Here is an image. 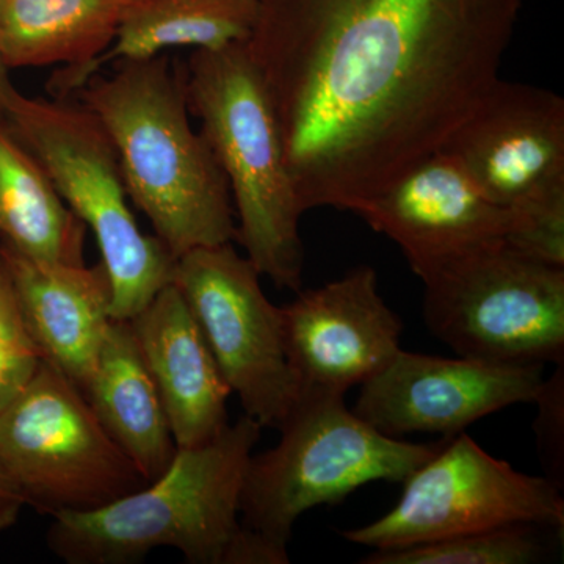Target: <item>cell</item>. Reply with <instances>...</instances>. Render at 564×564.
<instances>
[{"label":"cell","instance_id":"5bb4252c","mask_svg":"<svg viewBox=\"0 0 564 564\" xmlns=\"http://www.w3.org/2000/svg\"><path fill=\"white\" fill-rule=\"evenodd\" d=\"M351 212L402 248L419 278L481 245L503 240L510 209L486 198L454 155L433 152Z\"/></svg>","mask_w":564,"mask_h":564},{"label":"cell","instance_id":"6da1fadb","mask_svg":"<svg viewBox=\"0 0 564 564\" xmlns=\"http://www.w3.org/2000/svg\"><path fill=\"white\" fill-rule=\"evenodd\" d=\"M248 50L303 212L352 210L500 79L522 0H258Z\"/></svg>","mask_w":564,"mask_h":564},{"label":"cell","instance_id":"5b68a950","mask_svg":"<svg viewBox=\"0 0 564 564\" xmlns=\"http://www.w3.org/2000/svg\"><path fill=\"white\" fill-rule=\"evenodd\" d=\"M2 121L95 236L110 281L111 318L131 321L172 284L176 261L158 237L141 231L101 121L84 104L32 98L14 87Z\"/></svg>","mask_w":564,"mask_h":564},{"label":"cell","instance_id":"cb8c5ba5","mask_svg":"<svg viewBox=\"0 0 564 564\" xmlns=\"http://www.w3.org/2000/svg\"><path fill=\"white\" fill-rule=\"evenodd\" d=\"M538 404V417L533 423L541 463L547 478L560 489L564 484V367L544 378L533 400Z\"/></svg>","mask_w":564,"mask_h":564},{"label":"cell","instance_id":"277c9868","mask_svg":"<svg viewBox=\"0 0 564 564\" xmlns=\"http://www.w3.org/2000/svg\"><path fill=\"white\" fill-rule=\"evenodd\" d=\"M184 69L188 107L231 192L236 242L261 276L299 292L304 212L276 110L248 44L192 51Z\"/></svg>","mask_w":564,"mask_h":564},{"label":"cell","instance_id":"484cf974","mask_svg":"<svg viewBox=\"0 0 564 564\" xmlns=\"http://www.w3.org/2000/svg\"><path fill=\"white\" fill-rule=\"evenodd\" d=\"M13 87L9 79V69L0 62V118H2L3 101H6L7 93Z\"/></svg>","mask_w":564,"mask_h":564},{"label":"cell","instance_id":"2e32d148","mask_svg":"<svg viewBox=\"0 0 564 564\" xmlns=\"http://www.w3.org/2000/svg\"><path fill=\"white\" fill-rule=\"evenodd\" d=\"M0 256L44 361L84 391L113 322L102 263L33 261L2 243Z\"/></svg>","mask_w":564,"mask_h":564},{"label":"cell","instance_id":"44dd1931","mask_svg":"<svg viewBox=\"0 0 564 564\" xmlns=\"http://www.w3.org/2000/svg\"><path fill=\"white\" fill-rule=\"evenodd\" d=\"M544 527L516 524L485 532L459 534L434 543L373 551L366 564H529L544 556L538 530Z\"/></svg>","mask_w":564,"mask_h":564},{"label":"cell","instance_id":"7a4b0ae2","mask_svg":"<svg viewBox=\"0 0 564 564\" xmlns=\"http://www.w3.org/2000/svg\"><path fill=\"white\" fill-rule=\"evenodd\" d=\"M262 426L243 415L215 440L177 448L155 480L91 511L51 516L47 547L68 564H131L174 549L191 564H288L240 521L245 470Z\"/></svg>","mask_w":564,"mask_h":564},{"label":"cell","instance_id":"3957f363","mask_svg":"<svg viewBox=\"0 0 564 564\" xmlns=\"http://www.w3.org/2000/svg\"><path fill=\"white\" fill-rule=\"evenodd\" d=\"M115 65L77 95L106 129L133 206L174 261L196 248L234 242L231 192L193 128L184 66L166 52Z\"/></svg>","mask_w":564,"mask_h":564},{"label":"cell","instance_id":"7c38bea8","mask_svg":"<svg viewBox=\"0 0 564 564\" xmlns=\"http://www.w3.org/2000/svg\"><path fill=\"white\" fill-rule=\"evenodd\" d=\"M300 392L347 393L381 372L400 348L402 321L378 292L372 267L300 292L280 307Z\"/></svg>","mask_w":564,"mask_h":564},{"label":"cell","instance_id":"4fadbf2b","mask_svg":"<svg viewBox=\"0 0 564 564\" xmlns=\"http://www.w3.org/2000/svg\"><path fill=\"white\" fill-rule=\"evenodd\" d=\"M486 198L513 209L564 185V101L499 79L443 144Z\"/></svg>","mask_w":564,"mask_h":564},{"label":"cell","instance_id":"e0dca14e","mask_svg":"<svg viewBox=\"0 0 564 564\" xmlns=\"http://www.w3.org/2000/svg\"><path fill=\"white\" fill-rule=\"evenodd\" d=\"M137 0H0V62L7 69L65 66L52 88L66 96L109 50Z\"/></svg>","mask_w":564,"mask_h":564},{"label":"cell","instance_id":"ffe728a7","mask_svg":"<svg viewBox=\"0 0 564 564\" xmlns=\"http://www.w3.org/2000/svg\"><path fill=\"white\" fill-rule=\"evenodd\" d=\"M258 10V0H137L79 88L109 63L143 61L173 47L218 51L248 43Z\"/></svg>","mask_w":564,"mask_h":564},{"label":"cell","instance_id":"603a6c76","mask_svg":"<svg viewBox=\"0 0 564 564\" xmlns=\"http://www.w3.org/2000/svg\"><path fill=\"white\" fill-rule=\"evenodd\" d=\"M503 242L527 258L564 267V185L510 209Z\"/></svg>","mask_w":564,"mask_h":564},{"label":"cell","instance_id":"9c48e42d","mask_svg":"<svg viewBox=\"0 0 564 564\" xmlns=\"http://www.w3.org/2000/svg\"><path fill=\"white\" fill-rule=\"evenodd\" d=\"M516 524L562 530L558 486L519 473L459 433L403 481L402 497L388 514L343 536L373 551H395Z\"/></svg>","mask_w":564,"mask_h":564},{"label":"cell","instance_id":"30bf717a","mask_svg":"<svg viewBox=\"0 0 564 564\" xmlns=\"http://www.w3.org/2000/svg\"><path fill=\"white\" fill-rule=\"evenodd\" d=\"M176 285L202 326L223 378L245 415L280 429L300 397L280 307L262 291L261 273L231 243L196 248L174 262Z\"/></svg>","mask_w":564,"mask_h":564},{"label":"cell","instance_id":"ba28073f","mask_svg":"<svg viewBox=\"0 0 564 564\" xmlns=\"http://www.w3.org/2000/svg\"><path fill=\"white\" fill-rule=\"evenodd\" d=\"M0 462L25 507L91 511L147 485L84 393L47 361L0 413Z\"/></svg>","mask_w":564,"mask_h":564},{"label":"cell","instance_id":"ac0fdd59","mask_svg":"<svg viewBox=\"0 0 564 564\" xmlns=\"http://www.w3.org/2000/svg\"><path fill=\"white\" fill-rule=\"evenodd\" d=\"M82 393L147 484L165 473L177 445L129 322L110 323Z\"/></svg>","mask_w":564,"mask_h":564},{"label":"cell","instance_id":"d4e9b609","mask_svg":"<svg viewBox=\"0 0 564 564\" xmlns=\"http://www.w3.org/2000/svg\"><path fill=\"white\" fill-rule=\"evenodd\" d=\"M24 497L0 462V533L17 524L24 510Z\"/></svg>","mask_w":564,"mask_h":564},{"label":"cell","instance_id":"7402d4cb","mask_svg":"<svg viewBox=\"0 0 564 564\" xmlns=\"http://www.w3.org/2000/svg\"><path fill=\"white\" fill-rule=\"evenodd\" d=\"M43 361L0 256V413L28 388Z\"/></svg>","mask_w":564,"mask_h":564},{"label":"cell","instance_id":"8992f818","mask_svg":"<svg viewBox=\"0 0 564 564\" xmlns=\"http://www.w3.org/2000/svg\"><path fill=\"white\" fill-rule=\"evenodd\" d=\"M278 430L280 443L247 464L240 521L285 549L300 516L343 502L373 481L403 484L447 441L414 444L386 436L334 392H300Z\"/></svg>","mask_w":564,"mask_h":564},{"label":"cell","instance_id":"9a60e30c","mask_svg":"<svg viewBox=\"0 0 564 564\" xmlns=\"http://www.w3.org/2000/svg\"><path fill=\"white\" fill-rule=\"evenodd\" d=\"M177 448L198 447L229 425L226 383L198 321L174 284L129 321Z\"/></svg>","mask_w":564,"mask_h":564},{"label":"cell","instance_id":"52a82bcc","mask_svg":"<svg viewBox=\"0 0 564 564\" xmlns=\"http://www.w3.org/2000/svg\"><path fill=\"white\" fill-rule=\"evenodd\" d=\"M421 280L426 326L462 358L564 362V267L534 261L497 240L434 267Z\"/></svg>","mask_w":564,"mask_h":564},{"label":"cell","instance_id":"8fae6325","mask_svg":"<svg viewBox=\"0 0 564 564\" xmlns=\"http://www.w3.org/2000/svg\"><path fill=\"white\" fill-rule=\"evenodd\" d=\"M544 366L441 358L400 350L361 384L356 415L386 436L411 433L454 437L486 415L533 402Z\"/></svg>","mask_w":564,"mask_h":564},{"label":"cell","instance_id":"d6986e66","mask_svg":"<svg viewBox=\"0 0 564 564\" xmlns=\"http://www.w3.org/2000/svg\"><path fill=\"white\" fill-rule=\"evenodd\" d=\"M87 226L0 118V243L40 262L84 263Z\"/></svg>","mask_w":564,"mask_h":564}]
</instances>
